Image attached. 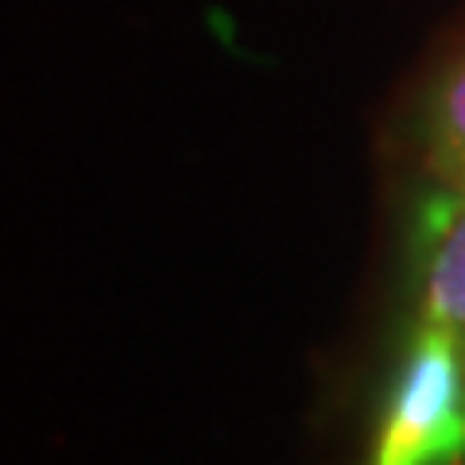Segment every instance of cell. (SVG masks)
<instances>
[{
	"label": "cell",
	"mask_w": 465,
	"mask_h": 465,
	"mask_svg": "<svg viewBox=\"0 0 465 465\" xmlns=\"http://www.w3.org/2000/svg\"><path fill=\"white\" fill-rule=\"evenodd\" d=\"M465 461V353L446 330L419 322L391 381L372 465Z\"/></svg>",
	"instance_id": "cell-1"
},
{
	"label": "cell",
	"mask_w": 465,
	"mask_h": 465,
	"mask_svg": "<svg viewBox=\"0 0 465 465\" xmlns=\"http://www.w3.org/2000/svg\"><path fill=\"white\" fill-rule=\"evenodd\" d=\"M419 322L446 330L465 353V186L434 183L411 217Z\"/></svg>",
	"instance_id": "cell-2"
},
{
	"label": "cell",
	"mask_w": 465,
	"mask_h": 465,
	"mask_svg": "<svg viewBox=\"0 0 465 465\" xmlns=\"http://www.w3.org/2000/svg\"><path fill=\"white\" fill-rule=\"evenodd\" d=\"M423 148L434 183L465 186V54L446 66L427 97Z\"/></svg>",
	"instance_id": "cell-3"
}]
</instances>
